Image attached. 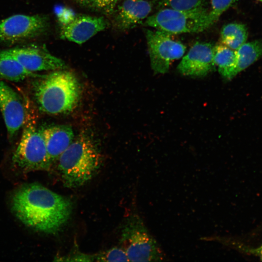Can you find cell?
Segmentation results:
<instances>
[{
    "label": "cell",
    "mask_w": 262,
    "mask_h": 262,
    "mask_svg": "<svg viewBox=\"0 0 262 262\" xmlns=\"http://www.w3.org/2000/svg\"><path fill=\"white\" fill-rule=\"evenodd\" d=\"M7 50L27 70L33 73L66 68V65L62 59L42 47L32 46Z\"/></svg>",
    "instance_id": "11"
},
{
    "label": "cell",
    "mask_w": 262,
    "mask_h": 262,
    "mask_svg": "<svg viewBox=\"0 0 262 262\" xmlns=\"http://www.w3.org/2000/svg\"><path fill=\"white\" fill-rule=\"evenodd\" d=\"M79 5L92 9L94 4L95 0H73Z\"/></svg>",
    "instance_id": "25"
},
{
    "label": "cell",
    "mask_w": 262,
    "mask_h": 262,
    "mask_svg": "<svg viewBox=\"0 0 262 262\" xmlns=\"http://www.w3.org/2000/svg\"><path fill=\"white\" fill-rule=\"evenodd\" d=\"M120 244L129 262L167 261L161 246L137 214L131 215L124 224Z\"/></svg>",
    "instance_id": "5"
},
{
    "label": "cell",
    "mask_w": 262,
    "mask_h": 262,
    "mask_svg": "<svg viewBox=\"0 0 262 262\" xmlns=\"http://www.w3.org/2000/svg\"><path fill=\"white\" fill-rule=\"evenodd\" d=\"M119 0H95L92 9L106 16H111Z\"/></svg>",
    "instance_id": "23"
},
{
    "label": "cell",
    "mask_w": 262,
    "mask_h": 262,
    "mask_svg": "<svg viewBox=\"0 0 262 262\" xmlns=\"http://www.w3.org/2000/svg\"><path fill=\"white\" fill-rule=\"evenodd\" d=\"M213 49L214 46L210 43H196L179 64V71L186 76H206L215 68Z\"/></svg>",
    "instance_id": "13"
},
{
    "label": "cell",
    "mask_w": 262,
    "mask_h": 262,
    "mask_svg": "<svg viewBox=\"0 0 262 262\" xmlns=\"http://www.w3.org/2000/svg\"><path fill=\"white\" fill-rule=\"evenodd\" d=\"M12 209L26 226L46 233L58 232L72 212L71 200L36 183L22 185L13 193Z\"/></svg>",
    "instance_id": "1"
},
{
    "label": "cell",
    "mask_w": 262,
    "mask_h": 262,
    "mask_svg": "<svg viewBox=\"0 0 262 262\" xmlns=\"http://www.w3.org/2000/svg\"><path fill=\"white\" fill-rule=\"evenodd\" d=\"M26 102V119L19 143L12 156V164L23 172L49 170L52 164L40 129L37 127L36 114L28 99Z\"/></svg>",
    "instance_id": "4"
},
{
    "label": "cell",
    "mask_w": 262,
    "mask_h": 262,
    "mask_svg": "<svg viewBox=\"0 0 262 262\" xmlns=\"http://www.w3.org/2000/svg\"><path fill=\"white\" fill-rule=\"evenodd\" d=\"M153 0H123L112 15V25L119 32L132 29L142 24L150 15Z\"/></svg>",
    "instance_id": "12"
},
{
    "label": "cell",
    "mask_w": 262,
    "mask_h": 262,
    "mask_svg": "<svg viewBox=\"0 0 262 262\" xmlns=\"http://www.w3.org/2000/svg\"><path fill=\"white\" fill-rule=\"evenodd\" d=\"M93 261L129 262L124 250L120 246L114 247L93 255Z\"/></svg>",
    "instance_id": "20"
},
{
    "label": "cell",
    "mask_w": 262,
    "mask_h": 262,
    "mask_svg": "<svg viewBox=\"0 0 262 262\" xmlns=\"http://www.w3.org/2000/svg\"><path fill=\"white\" fill-rule=\"evenodd\" d=\"M0 111L8 137L13 140L23 127L26 116V98L5 82L0 81Z\"/></svg>",
    "instance_id": "9"
},
{
    "label": "cell",
    "mask_w": 262,
    "mask_h": 262,
    "mask_svg": "<svg viewBox=\"0 0 262 262\" xmlns=\"http://www.w3.org/2000/svg\"><path fill=\"white\" fill-rule=\"evenodd\" d=\"M213 60L221 75L226 79L230 80L237 74V56L236 50L222 43L214 46Z\"/></svg>",
    "instance_id": "16"
},
{
    "label": "cell",
    "mask_w": 262,
    "mask_h": 262,
    "mask_svg": "<svg viewBox=\"0 0 262 262\" xmlns=\"http://www.w3.org/2000/svg\"><path fill=\"white\" fill-rule=\"evenodd\" d=\"M210 8L209 16L213 25L220 16L229 8L233 5L237 0H208Z\"/></svg>",
    "instance_id": "21"
},
{
    "label": "cell",
    "mask_w": 262,
    "mask_h": 262,
    "mask_svg": "<svg viewBox=\"0 0 262 262\" xmlns=\"http://www.w3.org/2000/svg\"><path fill=\"white\" fill-rule=\"evenodd\" d=\"M216 241L218 243L229 246H232L238 250L255 255L259 257L261 261H262V243L256 247L250 248L242 246L230 238L221 236H218L217 237Z\"/></svg>",
    "instance_id": "22"
},
{
    "label": "cell",
    "mask_w": 262,
    "mask_h": 262,
    "mask_svg": "<svg viewBox=\"0 0 262 262\" xmlns=\"http://www.w3.org/2000/svg\"><path fill=\"white\" fill-rule=\"evenodd\" d=\"M101 160L92 139L85 134L79 135L57 160L65 186L76 188L84 184L98 169Z\"/></svg>",
    "instance_id": "3"
},
{
    "label": "cell",
    "mask_w": 262,
    "mask_h": 262,
    "mask_svg": "<svg viewBox=\"0 0 262 262\" xmlns=\"http://www.w3.org/2000/svg\"><path fill=\"white\" fill-rule=\"evenodd\" d=\"M151 68L155 74L166 73L171 63L184 55L186 47L162 31H145Z\"/></svg>",
    "instance_id": "7"
},
{
    "label": "cell",
    "mask_w": 262,
    "mask_h": 262,
    "mask_svg": "<svg viewBox=\"0 0 262 262\" xmlns=\"http://www.w3.org/2000/svg\"><path fill=\"white\" fill-rule=\"evenodd\" d=\"M248 36L246 26L241 23H229L221 29V43L233 49L237 50L245 43Z\"/></svg>",
    "instance_id": "18"
},
{
    "label": "cell",
    "mask_w": 262,
    "mask_h": 262,
    "mask_svg": "<svg viewBox=\"0 0 262 262\" xmlns=\"http://www.w3.org/2000/svg\"><path fill=\"white\" fill-rule=\"evenodd\" d=\"M33 98L42 113L65 114L77 106L81 97V86L74 74L66 69L50 71L35 78L33 82Z\"/></svg>",
    "instance_id": "2"
},
{
    "label": "cell",
    "mask_w": 262,
    "mask_h": 262,
    "mask_svg": "<svg viewBox=\"0 0 262 262\" xmlns=\"http://www.w3.org/2000/svg\"><path fill=\"white\" fill-rule=\"evenodd\" d=\"M259 0V1H261V2H262V0Z\"/></svg>",
    "instance_id": "26"
},
{
    "label": "cell",
    "mask_w": 262,
    "mask_h": 262,
    "mask_svg": "<svg viewBox=\"0 0 262 262\" xmlns=\"http://www.w3.org/2000/svg\"><path fill=\"white\" fill-rule=\"evenodd\" d=\"M237 74L262 56V39L246 42L236 50Z\"/></svg>",
    "instance_id": "17"
},
{
    "label": "cell",
    "mask_w": 262,
    "mask_h": 262,
    "mask_svg": "<svg viewBox=\"0 0 262 262\" xmlns=\"http://www.w3.org/2000/svg\"><path fill=\"white\" fill-rule=\"evenodd\" d=\"M109 25V22L103 16L76 14L69 22L60 26L59 36L62 39L80 45Z\"/></svg>",
    "instance_id": "10"
},
{
    "label": "cell",
    "mask_w": 262,
    "mask_h": 262,
    "mask_svg": "<svg viewBox=\"0 0 262 262\" xmlns=\"http://www.w3.org/2000/svg\"><path fill=\"white\" fill-rule=\"evenodd\" d=\"M40 131L52 164L73 141V130L68 125H56L42 128Z\"/></svg>",
    "instance_id": "14"
},
{
    "label": "cell",
    "mask_w": 262,
    "mask_h": 262,
    "mask_svg": "<svg viewBox=\"0 0 262 262\" xmlns=\"http://www.w3.org/2000/svg\"><path fill=\"white\" fill-rule=\"evenodd\" d=\"M161 8L190 10L206 7L208 0H153Z\"/></svg>",
    "instance_id": "19"
},
{
    "label": "cell",
    "mask_w": 262,
    "mask_h": 262,
    "mask_svg": "<svg viewBox=\"0 0 262 262\" xmlns=\"http://www.w3.org/2000/svg\"><path fill=\"white\" fill-rule=\"evenodd\" d=\"M142 24L172 35L198 33L213 25L206 7L190 10L161 8L149 15Z\"/></svg>",
    "instance_id": "6"
},
{
    "label": "cell",
    "mask_w": 262,
    "mask_h": 262,
    "mask_svg": "<svg viewBox=\"0 0 262 262\" xmlns=\"http://www.w3.org/2000/svg\"><path fill=\"white\" fill-rule=\"evenodd\" d=\"M76 14L70 9L63 8L58 14V19L60 26L65 25L69 22Z\"/></svg>",
    "instance_id": "24"
},
{
    "label": "cell",
    "mask_w": 262,
    "mask_h": 262,
    "mask_svg": "<svg viewBox=\"0 0 262 262\" xmlns=\"http://www.w3.org/2000/svg\"><path fill=\"white\" fill-rule=\"evenodd\" d=\"M41 76L27 70L7 49L0 50V79L19 82Z\"/></svg>",
    "instance_id": "15"
},
{
    "label": "cell",
    "mask_w": 262,
    "mask_h": 262,
    "mask_svg": "<svg viewBox=\"0 0 262 262\" xmlns=\"http://www.w3.org/2000/svg\"><path fill=\"white\" fill-rule=\"evenodd\" d=\"M49 17L44 15H15L0 21V42L14 44L33 39L47 33Z\"/></svg>",
    "instance_id": "8"
}]
</instances>
